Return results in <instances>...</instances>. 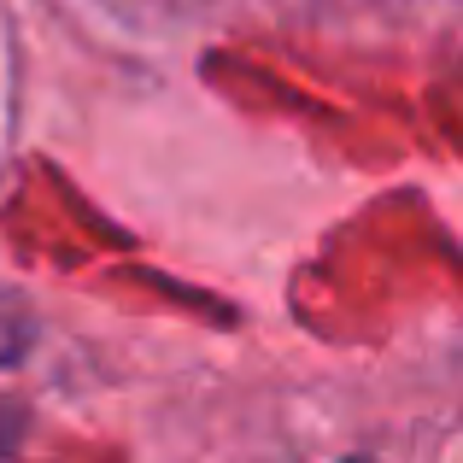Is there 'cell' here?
Here are the masks:
<instances>
[{
  "instance_id": "cell-2",
  "label": "cell",
  "mask_w": 463,
  "mask_h": 463,
  "mask_svg": "<svg viewBox=\"0 0 463 463\" xmlns=\"http://www.w3.org/2000/svg\"><path fill=\"white\" fill-rule=\"evenodd\" d=\"M12 446H18V411L0 405V463L12 458Z\"/></svg>"
},
{
  "instance_id": "cell-1",
  "label": "cell",
  "mask_w": 463,
  "mask_h": 463,
  "mask_svg": "<svg viewBox=\"0 0 463 463\" xmlns=\"http://www.w3.org/2000/svg\"><path fill=\"white\" fill-rule=\"evenodd\" d=\"M24 346H30V317L12 294H0V364H12Z\"/></svg>"
}]
</instances>
